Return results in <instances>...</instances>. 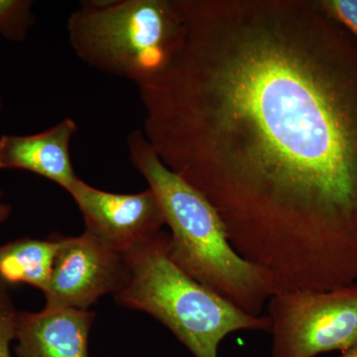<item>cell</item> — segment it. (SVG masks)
I'll use <instances>...</instances> for the list:
<instances>
[{"label":"cell","mask_w":357,"mask_h":357,"mask_svg":"<svg viewBox=\"0 0 357 357\" xmlns=\"http://www.w3.org/2000/svg\"><path fill=\"white\" fill-rule=\"evenodd\" d=\"M67 31L83 62L139 86L170 60L181 20L175 0H93L70 14Z\"/></svg>","instance_id":"4"},{"label":"cell","mask_w":357,"mask_h":357,"mask_svg":"<svg viewBox=\"0 0 357 357\" xmlns=\"http://www.w3.org/2000/svg\"><path fill=\"white\" fill-rule=\"evenodd\" d=\"M133 166L145 178L170 227V255L183 271L239 310L262 316L276 293L271 274L244 259L230 243L215 208L164 165L141 130L128 137Z\"/></svg>","instance_id":"2"},{"label":"cell","mask_w":357,"mask_h":357,"mask_svg":"<svg viewBox=\"0 0 357 357\" xmlns=\"http://www.w3.org/2000/svg\"><path fill=\"white\" fill-rule=\"evenodd\" d=\"M267 307L271 357H317L357 344V283L274 294Z\"/></svg>","instance_id":"5"},{"label":"cell","mask_w":357,"mask_h":357,"mask_svg":"<svg viewBox=\"0 0 357 357\" xmlns=\"http://www.w3.org/2000/svg\"><path fill=\"white\" fill-rule=\"evenodd\" d=\"M52 237L56 253L43 292L45 307L89 310L102 296L119 290L126 276L123 255L86 230L81 236Z\"/></svg>","instance_id":"6"},{"label":"cell","mask_w":357,"mask_h":357,"mask_svg":"<svg viewBox=\"0 0 357 357\" xmlns=\"http://www.w3.org/2000/svg\"><path fill=\"white\" fill-rule=\"evenodd\" d=\"M143 134L276 293L357 283V41L314 0H175Z\"/></svg>","instance_id":"1"},{"label":"cell","mask_w":357,"mask_h":357,"mask_svg":"<svg viewBox=\"0 0 357 357\" xmlns=\"http://www.w3.org/2000/svg\"><path fill=\"white\" fill-rule=\"evenodd\" d=\"M95 318V312L70 307L18 312L16 357H89V337Z\"/></svg>","instance_id":"8"},{"label":"cell","mask_w":357,"mask_h":357,"mask_svg":"<svg viewBox=\"0 0 357 357\" xmlns=\"http://www.w3.org/2000/svg\"><path fill=\"white\" fill-rule=\"evenodd\" d=\"M76 121L66 119L43 132L0 137V169H21L68 189L77 180L70 160V144Z\"/></svg>","instance_id":"9"},{"label":"cell","mask_w":357,"mask_h":357,"mask_svg":"<svg viewBox=\"0 0 357 357\" xmlns=\"http://www.w3.org/2000/svg\"><path fill=\"white\" fill-rule=\"evenodd\" d=\"M337 357H357V344L351 347V349L342 352L340 356Z\"/></svg>","instance_id":"15"},{"label":"cell","mask_w":357,"mask_h":357,"mask_svg":"<svg viewBox=\"0 0 357 357\" xmlns=\"http://www.w3.org/2000/svg\"><path fill=\"white\" fill-rule=\"evenodd\" d=\"M0 107H1V100H0Z\"/></svg>","instance_id":"17"},{"label":"cell","mask_w":357,"mask_h":357,"mask_svg":"<svg viewBox=\"0 0 357 357\" xmlns=\"http://www.w3.org/2000/svg\"><path fill=\"white\" fill-rule=\"evenodd\" d=\"M56 243L21 238L0 245V279L4 283L27 284L44 292L53 269Z\"/></svg>","instance_id":"10"},{"label":"cell","mask_w":357,"mask_h":357,"mask_svg":"<svg viewBox=\"0 0 357 357\" xmlns=\"http://www.w3.org/2000/svg\"><path fill=\"white\" fill-rule=\"evenodd\" d=\"M126 276L117 304L147 312L195 357H218L227 335L270 332L268 316H251L194 280L170 255V234L159 232L124 253Z\"/></svg>","instance_id":"3"},{"label":"cell","mask_w":357,"mask_h":357,"mask_svg":"<svg viewBox=\"0 0 357 357\" xmlns=\"http://www.w3.org/2000/svg\"><path fill=\"white\" fill-rule=\"evenodd\" d=\"M32 2L26 0H0V33L11 41L24 40L35 22Z\"/></svg>","instance_id":"11"},{"label":"cell","mask_w":357,"mask_h":357,"mask_svg":"<svg viewBox=\"0 0 357 357\" xmlns=\"http://www.w3.org/2000/svg\"><path fill=\"white\" fill-rule=\"evenodd\" d=\"M67 192L83 215L86 231L121 255L153 238L166 225L163 208L149 188L138 194H115L77 178Z\"/></svg>","instance_id":"7"},{"label":"cell","mask_w":357,"mask_h":357,"mask_svg":"<svg viewBox=\"0 0 357 357\" xmlns=\"http://www.w3.org/2000/svg\"><path fill=\"white\" fill-rule=\"evenodd\" d=\"M1 197H2V192H1V191H0V199H1Z\"/></svg>","instance_id":"16"},{"label":"cell","mask_w":357,"mask_h":357,"mask_svg":"<svg viewBox=\"0 0 357 357\" xmlns=\"http://www.w3.org/2000/svg\"><path fill=\"white\" fill-rule=\"evenodd\" d=\"M328 16L344 26L357 41V0H318Z\"/></svg>","instance_id":"13"},{"label":"cell","mask_w":357,"mask_h":357,"mask_svg":"<svg viewBox=\"0 0 357 357\" xmlns=\"http://www.w3.org/2000/svg\"><path fill=\"white\" fill-rule=\"evenodd\" d=\"M17 314L6 285L0 282V357H11L10 344L15 340Z\"/></svg>","instance_id":"12"},{"label":"cell","mask_w":357,"mask_h":357,"mask_svg":"<svg viewBox=\"0 0 357 357\" xmlns=\"http://www.w3.org/2000/svg\"><path fill=\"white\" fill-rule=\"evenodd\" d=\"M11 213V206L6 204L0 203V223L6 222Z\"/></svg>","instance_id":"14"}]
</instances>
